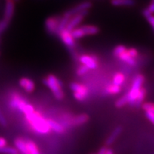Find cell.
Returning <instances> with one entry per match:
<instances>
[{"label": "cell", "mask_w": 154, "mask_h": 154, "mask_svg": "<svg viewBox=\"0 0 154 154\" xmlns=\"http://www.w3.org/2000/svg\"><path fill=\"white\" fill-rule=\"evenodd\" d=\"M145 80V76L141 74H138L134 77L129 90L124 94L128 105L131 106H138L143 104L147 96V90L143 87Z\"/></svg>", "instance_id": "obj_1"}, {"label": "cell", "mask_w": 154, "mask_h": 154, "mask_svg": "<svg viewBox=\"0 0 154 154\" xmlns=\"http://www.w3.org/2000/svg\"><path fill=\"white\" fill-rule=\"evenodd\" d=\"M26 119L34 131L41 134H47L51 131L47 119H44L41 113L34 111L32 114L26 116Z\"/></svg>", "instance_id": "obj_2"}, {"label": "cell", "mask_w": 154, "mask_h": 154, "mask_svg": "<svg viewBox=\"0 0 154 154\" xmlns=\"http://www.w3.org/2000/svg\"><path fill=\"white\" fill-rule=\"evenodd\" d=\"M43 83L49 88L56 99L58 101L63 99L65 94L63 90V83L60 79L54 74H49L44 79Z\"/></svg>", "instance_id": "obj_3"}, {"label": "cell", "mask_w": 154, "mask_h": 154, "mask_svg": "<svg viewBox=\"0 0 154 154\" xmlns=\"http://www.w3.org/2000/svg\"><path fill=\"white\" fill-rule=\"evenodd\" d=\"M113 55L122 62L131 67H135L137 65V59H134L131 55L129 48L123 44L116 46L113 49Z\"/></svg>", "instance_id": "obj_4"}, {"label": "cell", "mask_w": 154, "mask_h": 154, "mask_svg": "<svg viewBox=\"0 0 154 154\" xmlns=\"http://www.w3.org/2000/svg\"><path fill=\"white\" fill-rule=\"evenodd\" d=\"M100 32L99 26L94 24L82 25L72 31V34L76 40L81 39L86 36H94Z\"/></svg>", "instance_id": "obj_5"}, {"label": "cell", "mask_w": 154, "mask_h": 154, "mask_svg": "<svg viewBox=\"0 0 154 154\" xmlns=\"http://www.w3.org/2000/svg\"><path fill=\"white\" fill-rule=\"evenodd\" d=\"M70 88L73 92V96L76 101L83 102L89 96V89L85 84L79 82H72L70 84Z\"/></svg>", "instance_id": "obj_6"}, {"label": "cell", "mask_w": 154, "mask_h": 154, "mask_svg": "<svg viewBox=\"0 0 154 154\" xmlns=\"http://www.w3.org/2000/svg\"><path fill=\"white\" fill-rule=\"evenodd\" d=\"M79 61L81 65L86 66L89 70H95L99 67V61L97 57L93 54H84L79 56Z\"/></svg>", "instance_id": "obj_7"}, {"label": "cell", "mask_w": 154, "mask_h": 154, "mask_svg": "<svg viewBox=\"0 0 154 154\" xmlns=\"http://www.w3.org/2000/svg\"><path fill=\"white\" fill-rule=\"evenodd\" d=\"M92 7V2L90 1H84L79 3L78 5H75L72 8L69 9V10L65 11L62 16L70 19L74 15L78 14V13L82 12V11H89Z\"/></svg>", "instance_id": "obj_8"}, {"label": "cell", "mask_w": 154, "mask_h": 154, "mask_svg": "<svg viewBox=\"0 0 154 154\" xmlns=\"http://www.w3.org/2000/svg\"><path fill=\"white\" fill-rule=\"evenodd\" d=\"M29 103L26 99H24L20 94L14 92L11 94L9 99V104L12 109H17L23 113L26 105Z\"/></svg>", "instance_id": "obj_9"}, {"label": "cell", "mask_w": 154, "mask_h": 154, "mask_svg": "<svg viewBox=\"0 0 154 154\" xmlns=\"http://www.w3.org/2000/svg\"><path fill=\"white\" fill-rule=\"evenodd\" d=\"M88 12H89V11H82V12L78 13V14H75L71 17L69 19L68 24L66 25V29L72 32L74 29L79 27L80 26V24L83 22V21L84 20V19L88 14Z\"/></svg>", "instance_id": "obj_10"}, {"label": "cell", "mask_w": 154, "mask_h": 154, "mask_svg": "<svg viewBox=\"0 0 154 154\" xmlns=\"http://www.w3.org/2000/svg\"><path fill=\"white\" fill-rule=\"evenodd\" d=\"M58 36L60 38L62 43L64 44L66 47H68L69 49H74V47H76V40L74 38L71 31H69L67 30L66 29H64L61 30V32H59Z\"/></svg>", "instance_id": "obj_11"}, {"label": "cell", "mask_w": 154, "mask_h": 154, "mask_svg": "<svg viewBox=\"0 0 154 154\" xmlns=\"http://www.w3.org/2000/svg\"><path fill=\"white\" fill-rule=\"evenodd\" d=\"M61 17H51L46 19L45 27L49 34H58Z\"/></svg>", "instance_id": "obj_12"}, {"label": "cell", "mask_w": 154, "mask_h": 154, "mask_svg": "<svg viewBox=\"0 0 154 154\" xmlns=\"http://www.w3.org/2000/svg\"><path fill=\"white\" fill-rule=\"evenodd\" d=\"M15 9V3L13 0H7L5 4V11H4V18L3 19L7 21V22H11L12 19L13 15L14 14Z\"/></svg>", "instance_id": "obj_13"}, {"label": "cell", "mask_w": 154, "mask_h": 154, "mask_svg": "<svg viewBox=\"0 0 154 154\" xmlns=\"http://www.w3.org/2000/svg\"><path fill=\"white\" fill-rule=\"evenodd\" d=\"M19 86L27 93H32L35 90V83L32 79L22 77L19 81Z\"/></svg>", "instance_id": "obj_14"}, {"label": "cell", "mask_w": 154, "mask_h": 154, "mask_svg": "<svg viewBox=\"0 0 154 154\" xmlns=\"http://www.w3.org/2000/svg\"><path fill=\"white\" fill-rule=\"evenodd\" d=\"M142 106V109L145 111L146 118L152 124L154 125V103L145 102Z\"/></svg>", "instance_id": "obj_15"}, {"label": "cell", "mask_w": 154, "mask_h": 154, "mask_svg": "<svg viewBox=\"0 0 154 154\" xmlns=\"http://www.w3.org/2000/svg\"><path fill=\"white\" fill-rule=\"evenodd\" d=\"M88 119H89V117L87 114L82 113V114L77 115L76 116L69 119V120L71 125H73V126H82V125H84L86 123H87Z\"/></svg>", "instance_id": "obj_16"}, {"label": "cell", "mask_w": 154, "mask_h": 154, "mask_svg": "<svg viewBox=\"0 0 154 154\" xmlns=\"http://www.w3.org/2000/svg\"><path fill=\"white\" fill-rule=\"evenodd\" d=\"M47 122L50 128H51V131L52 130L53 131L57 133V134H62V133L64 132V126L61 124H60V123L50 119H47Z\"/></svg>", "instance_id": "obj_17"}, {"label": "cell", "mask_w": 154, "mask_h": 154, "mask_svg": "<svg viewBox=\"0 0 154 154\" xmlns=\"http://www.w3.org/2000/svg\"><path fill=\"white\" fill-rule=\"evenodd\" d=\"M14 145L16 146V149L22 154H29L26 142L23 138H17L14 140Z\"/></svg>", "instance_id": "obj_18"}, {"label": "cell", "mask_w": 154, "mask_h": 154, "mask_svg": "<svg viewBox=\"0 0 154 154\" xmlns=\"http://www.w3.org/2000/svg\"><path fill=\"white\" fill-rule=\"evenodd\" d=\"M125 81H126V75L123 72H117L113 74L112 78V84L115 85L122 86L123 84H124Z\"/></svg>", "instance_id": "obj_19"}, {"label": "cell", "mask_w": 154, "mask_h": 154, "mask_svg": "<svg viewBox=\"0 0 154 154\" xmlns=\"http://www.w3.org/2000/svg\"><path fill=\"white\" fill-rule=\"evenodd\" d=\"M122 128L121 127L118 126L113 131V132L110 134V136H109V138H107V140H106V146H111L114 143V141L117 139V138L119 137V135L121 134Z\"/></svg>", "instance_id": "obj_20"}, {"label": "cell", "mask_w": 154, "mask_h": 154, "mask_svg": "<svg viewBox=\"0 0 154 154\" xmlns=\"http://www.w3.org/2000/svg\"><path fill=\"white\" fill-rule=\"evenodd\" d=\"M121 91V86L115 85V84H112V83L109 84V85H107L105 88L106 93L111 96L117 95V94H120Z\"/></svg>", "instance_id": "obj_21"}, {"label": "cell", "mask_w": 154, "mask_h": 154, "mask_svg": "<svg viewBox=\"0 0 154 154\" xmlns=\"http://www.w3.org/2000/svg\"><path fill=\"white\" fill-rule=\"evenodd\" d=\"M111 4L115 7H132L135 0H111Z\"/></svg>", "instance_id": "obj_22"}, {"label": "cell", "mask_w": 154, "mask_h": 154, "mask_svg": "<svg viewBox=\"0 0 154 154\" xmlns=\"http://www.w3.org/2000/svg\"><path fill=\"white\" fill-rule=\"evenodd\" d=\"M26 142L29 154H40L37 146L36 145L34 142L30 140H26Z\"/></svg>", "instance_id": "obj_23"}, {"label": "cell", "mask_w": 154, "mask_h": 154, "mask_svg": "<svg viewBox=\"0 0 154 154\" xmlns=\"http://www.w3.org/2000/svg\"><path fill=\"white\" fill-rule=\"evenodd\" d=\"M149 14L154 15V0H151L148 7L143 10V15L144 17Z\"/></svg>", "instance_id": "obj_24"}, {"label": "cell", "mask_w": 154, "mask_h": 154, "mask_svg": "<svg viewBox=\"0 0 154 154\" xmlns=\"http://www.w3.org/2000/svg\"><path fill=\"white\" fill-rule=\"evenodd\" d=\"M126 105H128V103H127V100L125 95L121 96L120 98H119V99L116 101V103H115L116 107L119 108V109L124 107Z\"/></svg>", "instance_id": "obj_25"}, {"label": "cell", "mask_w": 154, "mask_h": 154, "mask_svg": "<svg viewBox=\"0 0 154 154\" xmlns=\"http://www.w3.org/2000/svg\"><path fill=\"white\" fill-rule=\"evenodd\" d=\"M18 151L13 147L5 146V147L0 148V153L3 154H17Z\"/></svg>", "instance_id": "obj_26"}, {"label": "cell", "mask_w": 154, "mask_h": 154, "mask_svg": "<svg viewBox=\"0 0 154 154\" xmlns=\"http://www.w3.org/2000/svg\"><path fill=\"white\" fill-rule=\"evenodd\" d=\"M89 71H90L89 69L86 68V66H83V65H80V66H79L76 70V74L77 76L81 77L83 76H85V75L87 74Z\"/></svg>", "instance_id": "obj_27"}, {"label": "cell", "mask_w": 154, "mask_h": 154, "mask_svg": "<svg viewBox=\"0 0 154 154\" xmlns=\"http://www.w3.org/2000/svg\"><path fill=\"white\" fill-rule=\"evenodd\" d=\"M9 22L2 19V21H0V34L2 33L4 31H5L6 29H7L8 26L9 25Z\"/></svg>", "instance_id": "obj_28"}, {"label": "cell", "mask_w": 154, "mask_h": 154, "mask_svg": "<svg viewBox=\"0 0 154 154\" xmlns=\"http://www.w3.org/2000/svg\"><path fill=\"white\" fill-rule=\"evenodd\" d=\"M144 17H145L146 20H147L148 23H149L150 26H151V28L153 29V30L154 31V15L149 14V15H146V16H145Z\"/></svg>", "instance_id": "obj_29"}, {"label": "cell", "mask_w": 154, "mask_h": 154, "mask_svg": "<svg viewBox=\"0 0 154 154\" xmlns=\"http://www.w3.org/2000/svg\"><path fill=\"white\" fill-rule=\"evenodd\" d=\"M0 124L3 126H7V121L4 116L3 113H2V111H0Z\"/></svg>", "instance_id": "obj_30"}, {"label": "cell", "mask_w": 154, "mask_h": 154, "mask_svg": "<svg viewBox=\"0 0 154 154\" xmlns=\"http://www.w3.org/2000/svg\"><path fill=\"white\" fill-rule=\"evenodd\" d=\"M7 140L2 137H0V148L5 147V146H7Z\"/></svg>", "instance_id": "obj_31"}, {"label": "cell", "mask_w": 154, "mask_h": 154, "mask_svg": "<svg viewBox=\"0 0 154 154\" xmlns=\"http://www.w3.org/2000/svg\"><path fill=\"white\" fill-rule=\"evenodd\" d=\"M106 154H113L112 150L111 149H107L106 151Z\"/></svg>", "instance_id": "obj_32"}, {"label": "cell", "mask_w": 154, "mask_h": 154, "mask_svg": "<svg viewBox=\"0 0 154 154\" xmlns=\"http://www.w3.org/2000/svg\"><path fill=\"white\" fill-rule=\"evenodd\" d=\"M13 1H14V2H18L19 0H13Z\"/></svg>", "instance_id": "obj_33"}, {"label": "cell", "mask_w": 154, "mask_h": 154, "mask_svg": "<svg viewBox=\"0 0 154 154\" xmlns=\"http://www.w3.org/2000/svg\"><path fill=\"white\" fill-rule=\"evenodd\" d=\"M6 1H7V0H6Z\"/></svg>", "instance_id": "obj_34"}]
</instances>
